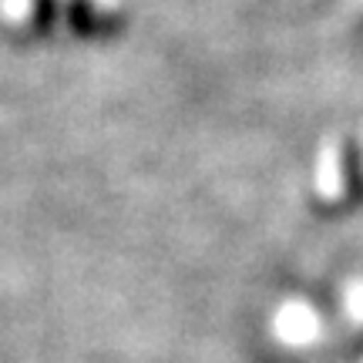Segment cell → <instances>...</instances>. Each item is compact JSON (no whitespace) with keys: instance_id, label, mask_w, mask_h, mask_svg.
I'll use <instances>...</instances> for the list:
<instances>
[{"instance_id":"6da1fadb","label":"cell","mask_w":363,"mask_h":363,"mask_svg":"<svg viewBox=\"0 0 363 363\" xmlns=\"http://www.w3.org/2000/svg\"><path fill=\"white\" fill-rule=\"evenodd\" d=\"M363 202V148L357 138H333L320 155V175H316V192L313 206L337 216Z\"/></svg>"},{"instance_id":"7a4b0ae2","label":"cell","mask_w":363,"mask_h":363,"mask_svg":"<svg viewBox=\"0 0 363 363\" xmlns=\"http://www.w3.org/2000/svg\"><path fill=\"white\" fill-rule=\"evenodd\" d=\"M128 24L125 0H61V27L78 40L115 38Z\"/></svg>"},{"instance_id":"3957f363","label":"cell","mask_w":363,"mask_h":363,"mask_svg":"<svg viewBox=\"0 0 363 363\" xmlns=\"http://www.w3.org/2000/svg\"><path fill=\"white\" fill-rule=\"evenodd\" d=\"M0 27L17 40H44L61 27V0H0Z\"/></svg>"}]
</instances>
